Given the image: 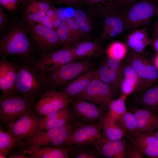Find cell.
<instances>
[{"label": "cell", "mask_w": 158, "mask_h": 158, "mask_svg": "<svg viewBox=\"0 0 158 158\" xmlns=\"http://www.w3.org/2000/svg\"><path fill=\"white\" fill-rule=\"evenodd\" d=\"M34 50L26 27L21 20L15 18L0 36V55L17 56L22 59L35 61Z\"/></svg>", "instance_id": "6da1fadb"}, {"label": "cell", "mask_w": 158, "mask_h": 158, "mask_svg": "<svg viewBox=\"0 0 158 158\" xmlns=\"http://www.w3.org/2000/svg\"><path fill=\"white\" fill-rule=\"evenodd\" d=\"M22 60L15 63L17 71L15 91L35 102L49 89L44 73L36 61Z\"/></svg>", "instance_id": "7a4b0ae2"}, {"label": "cell", "mask_w": 158, "mask_h": 158, "mask_svg": "<svg viewBox=\"0 0 158 158\" xmlns=\"http://www.w3.org/2000/svg\"><path fill=\"white\" fill-rule=\"evenodd\" d=\"M78 124L73 118L63 126L39 132L28 140L20 142L18 145L19 150L34 146L68 147V140Z\"/></svg>", "instance_id": "3957f363"}, {"label": "cell", "mask_w": 158, "mask_h": 158, "mask_svg": "<svg viewBox=\"0 0 158 158\" xmlns=\"http://www.w3.org/2000/svg\"><path fill=\"white\" fill-rule=\"evenodd\" d=\"M158 13V4L152 0H138L120 11L124 31L133 30L147 24Z\"/></svg>", "instance_id": "277c9868"}, {"label": "cell", "mask_w": 158, "mask_h": 158, "mask_svg": "<svg viewBox=\"0 0 158 158\" xmlns=\"http://www.w3.org/2000/svg\"><path fill=\"white\" fill-rule=\"evenodd\" d=\"M80 59L43 72L48 89L56 90L61 89V90L69 82L92 69V65L89 61Z\"/></svg>", "instance_id": "5b68a950"}, {"label": "cell", "mask_w": 158, "mask_h": 158, "mask_svg": "<svg viewBox=\"0 0 158 158\" xmlns=\"http://www.w3.org/2000/svg\"><path fill=\"white\" fill-rule=\"evenodd\" d=\"M35 103L16 92L0 95V120L7 125L35 108Z\"/></svg>", "instance_id": "8992f818"}, {"label": "cell", "mask_w": 158, "mask_h": 158, "mask_svg": "<svg viewBox=\"0 0 158 158\" xmlns=\"http://www.w3.org/2000/svg\"><path fill=\"white\" fill-rule=\"evenodd\" d=\"M23 21L26 27L34 51H37L42 55L53 51L56 48L62 46L56 30L40 23Z\"/></svg>", "instance_id": "52a82bcc"}, {"label": "cell", "mask_w": 158, "mask_h": 158, "mask_svg": "<svg viewBox=\"0 0 158 158\" xmlns=\"http://www.w3.org/2000/svg\"><path fill=\"white\" fill-rule=\"evenodd\" d=\"M127 59L130 65L135 70L138 78L135 92L138 94L144 92L158 79V69L154 64L140 53L131 52Z\"/></svg>", "instance_id": "ba28073f"}, {"label": "cell", "mask_w": 158, "mask_h": 158, "mask_svg": "<svg viewBox=\"0 0 158 158\" xmlns=\"http://www.w3.org/2000/svg\"><path fill=\"white\" fill-rule=\"evenodd\" d=\"M73 118L79 124L99 123L107 116L108 109L81 98H71Z\"/></svg>", "instance_id": "9c48e42d"}, {"label": "cell", "mask_w": 158, "mask_h": 158, "mask_svg": "<svg viewBox=\"0 0 158 158\" xmlns=\"http://www.w3.org/2000/svg\"><path fill=\"white\" fill-rule=\"evenodd\" d=\"M116 90L96 77L87 88L76 97L108 109L109 103L114 99Z\"/></svg>", "instance_id": "30bf717a"}, {"label": "cell", "mask_w": 158, "mask_h": 158, "mask_svg": "<svg viewBox=\"0 0 158 158\" xmlns=\"http://www.w3.org/2000/svg\"><path fill=\"white\" fill-rule=\"evenodd\" d=\"M40 118L31 110L8 125L7 131L21 142L25 140L40 132Z\"/></svg>", "instance_id": "8fae6325"}, {"label": "cell", "mask_w": 158, "mask_h": 158, "mask_svg": "<svg viewBox=\"0 0 158 158\" xmlns=\"http://www.w3.org/2000/svg\"><path fill=\"white\" fill-rule=\"evenodd\" d=\"M71 102V98L61 91L49 89L35 103V111L38 115L45 116L62 109Z\"/></svg>", "instance_id": "7c38bea8"}, {"label": "cell", "mask_w": 158, "mask_h": 158, "mask_svg": "<svg viewBox=\"0 0 158 158\" xmlns=\"http://www.w3.org/2000/svg\"><path fill=\"white\" fill-rule=\"evenodd\" d=\"M75 60L73 47H62L41 55L36 64L43 72L50 71Z\"/></svg>", "instance_id": "4fadbf2b"}, {"label": "cell", "mask_w": 158, "mask_h": 158, "mask_svg": "<svg viewBox=\"0 0 158 158\" xmlns=\"http://www.w3.org/2000/svg\"><path fill=\"white\" fill-rule=\"evenodd\" d=\"M123 68L119 61L108 57L95 70L96 77L117 90L123 79Z\"/></svg>", "instance_id": "5bb4252c"}, {"label": "cell", "mask_w": 158, "mask_h": 158, "mask_svg": "<svg viewBox=\"0 0 158 158\" xmlns=\"http://www.w3.org/2000/svg\"><path fill=\"white\" fill-rule=\"evenodd\" d=\"M104 138L99 123L78 124L67 142L68 147L77 144L93 143Z\"/></svg>", "instance_id": "9a60e30c"}, {"label": "cell", "mask_w": 158, "mask_h": 158, "mask_svg": "<svg viewBox=\"0 0 158 158\" xmlns=\"http://www.w3.org/2000/svg\"><path fill=\"white\" fill-rule=\"evenodd\" d=\"M127 140L149 158H158V140L154 132H137L128 135Z\"/></svg>", "instance_id": "2e32d148"}, {"label": "cell", "mask_w": 158, "mask_h": 158, "mask_svg": "<svg viewBox=\"0 0 158 158\" xmlns=\"http://www.w3.org/2000/svg\"><path fill=\"white\" fill-rule=\"evenodd\" d=\"M129 111L134 115L140 132H154L158 129V112L150 108L142 107H135Z\"/></svg>", "instance_id": "e0dca14e"}, {"label": "cell", "mask_w": 158, "mask_h": 158, "mask_svg": "<svg viewBox=\"0 0 158 158\" xmlns=\"http://www.w3.org/2000/svg\"><path fill=\"white\" fill-rule=\"evenodd\" d=\"M17 71L15 63L5 57L0 60V89L3 94L15 91Z\"/></svg>", "instance_id": "ac0fdd59"}, {"label": "cell", "mask_w": 158, "mask_h": 158, "mask_svg": "<svg viewBox=\"0 0 158 158\" xmlns=\"http://www.w3.org/2000/svg\"><path fill=\"white\" fill-rule=\"evenodd\" d=\"M71 147L31 146L20 150L29 158H68Z\"/></svg>", "instance_id": "d6986e66"}, {"label": "cell", "mask_w": 158, "mask_h": 158, "mask_svg": "<svg viewBox=\"0 0 158 158\" xmlns=\"http://www.w3.org/2000/svg\"><path fill=\"white\" fill-rule=\"evenodd\" d=\"M95 77V70H90L69 82L61 91L68 98L76 97L87 88Z\"/></svg>", "instance_id": "ffe728a7"}, {"label": "cell", "mask_w": 158, "mask_h": 158, "mask_svg": "<svg viewBox=\"0 0 158 158\" xmlns=\"http://www.w3.org/2000/svg\"><path fill=\"white\" fill-rule=\"evenodd\" d=\"M126 141L127 140H122L113 141L104 138L93 143L103 157L125 158Z\"/></svg>", "instance_id": "44dd1931"}, {"label": "cell", "mask_w": 158, "mask_h": 158, "mask_svg": "<svg viewBox=\"0 0 158 158\" xmlns=\"http://www.w3.org/2000/svg\"><path fill=\"white\" fill-rule=\"evenodd\" d=\"M104 138L111 141L122 140L127 134L118 121L107 115L99 122Z\"/></svg>", "instance_id": "7402d4cb"}, {"label": "cell", "mask_w": 158, "mask_h": 158, "mask_svg": "<svg viewBox=\"0 0 158 158\" xmlns=\"http://www.w3.org/2000/svg\"><path fill=\"white\" fill-rule=\"evenodd\" d=\"M73 51L75 60L98 56L103 52L100 43L96 40L80 42L73 47Z\"/></svg>", "instance_id": "603a6c76"}, {"label": "cell", "mask_w": 158, "mask_h": 158, "mask_svg": "<svg viewBox=\"0 0 158 158\" xmlns=\"http://www.w3.org/2000/svg\"><path fill=\"white\" fill-rule=\"evenodd\" d=\"M128 46L135 51L140 53L152 42L151 39L144 30H134L127 36Z\"/></svg>", "instance_id": "cb8c5ba5"}, {"label": "cell", "mask_w": 158, "mask_h": 158, "mask_svg": "<svg viewBox=\"0 0 158 158\" xmlns=\"http://www.w3.org/2000/svg\"><path fill=\"white\" fill-rule=\"evenodd\" d=\"M70 154L73 158H104L93 143L74 145L71 147Z\"/></svg>", "instance_id": "d4e9b609"}, {"label": "cell", "mask_w": 158, "mask_h": 158, "mask_svg": "<svg viewBox=\"0 0 158 158\" xmlns=\"http://www.w3.org/2000/svg\"><path fill=\"white\" fill-rule=\"evenodd\" d=\"M138 103L139 106L149 108L158 112V84L143 92Z\"/></svg>", "instance_id": "484cf974"}, {"label": "cell", "mask_w": 158, "mask_h": 158, "mask_svg": "<svg viewBox=\"0 0 158 158\" xmlns=\"http://www.w3.org/2000/svg\"><path fill=\"white\" fill-rule=\"evenodd\" d=\"M20 141L7 131H5L0 127V153L6 155L17 145Z\"/></svg>", "instance_id": "4316f807"}, {"label": "cell", "mask_w": 158, "mask_h": 158, "mask_svg": "<svg viewBox=\"0 0 158 158\" xmlns=\"http://www.w3.org/2000/svg\"><path fill=\"white\" fill-rule=\"evenodd\" d=\"M126 96L112 100L109 103L107 116L117 120L127 111L125 104Z\"/></svg>", "instance_id": "83f0119b"}, {"label": "cell", "mask_w": 158, "mask_h": 158, "mask_svg": "<svg viewBox=\"0 0 158 158\" xmlns=\"http://www.w3.org/2000/svg\"><path fill=\"white\" fill-rule=\"evenodd\" d=\"M127 134L140 132L136 119L133 114L127 111L117 120Z\"/></svg>", "instance_id": "f1b7e54d"}, {"label": "cell", "mask_w": 158, "mask_h": 158, "mask_svg": "<svg viewBox=\"0 0 158 158\" xmlns=\"http://www.w3.org/2000/svg\"><path fill=\"white\" fill-rule=\"evenodd\" d=\"M74 10L75 13L73 18L77 22L82 31L88 35L93 29L92 20L83 10L79 8Z\"/></svg>", "instance_id": "f546056e"}, {"label": "cell", "mask_w": 158, "mask_h": 158, "mask_svg": "<svg viewBox=\"0 0 158 158\" xmlns=\"http://www.w3.org/2000/svg\"><path fill=\"white\" fill-rule=\"evenodd\" d=\"M65 21L68 26L70 36L74 46L83 38L90 40V36L84 33L80 28L78 24L73 18H67Z\"/></svg>", "instance_id": "4dcf8cb0"}, {"label": "cell", "mask_w": 158, "mask_h": 158, "mask_svg": "<svg viewBox=\"0 0 158 158\" xmlns=\"http://www.w3.org/2000/svg\"><path fill=\"white\" fill-rule=\"evenodd\" d=\"M73 118V112L56 118L44 121H40V132L63 126ZM41 119V118H40Z\"/></svg>", "instance_id": "1f68e13d"}, {"label": "cell", "mask_w": 158, "mask_h": 158, "mask_svg": "<svg viewBox=\"0 0 158 158\" xmlns=\"http://www.w3.org/2000/svg\"><path fill=\"white\" fill-rule=\"evenodd\" d=\"M107 51L108 57L120 61L126 55L127 48L123 43L114 42L110 44Z\"/></svg>", "instance_id": "d6a6232c"}, {"label": "cell", "mask_w": 158, "mask_h": 158, "mask_svg": "<svg viewBox=\"0 0 158 158\" xmlns=\"http://www.w3.org/2000/svg\"><path fill=\"white\" fill-rule=\"evenodd\" d=\"M44 0H32L26 6L24 7L22 13L23 20L31 21L35 14L40 10Z\"/></svg>", "instance_id": "836d02e7"}, {"label": "cell", "mask_w": 158, "mask_h": 158, "mask_svg": "<svg viewBox=\"0 0 158 158\" xmlns=\"http://www.w3.org/2000/svg\"><path fill=\"white\" fill-rule=\"evenodd\" d=\"M62 47H73L74 44L69 34L68 25L65 21H62L56 30Z\"/></svg>", "instance_id": "e575fe53"}, {"label": "cell", "mask_w": 158, "mask_h": 158, "mask_svg": "<svg viewBox=\"0 0 158 158\" xmlns=\"http://www.w3.org/2000/svg\"><path fill=\"white\" fill-rule=\"evenodd\" d=\"M92 8L100 12L111 7L118 6L115 0H82Z\"/></svg>", "instance_id": "d590c367"}, {"label": "cell", "mask_w": 158, "mask_h": 158, "mask_svg": "<svg viewBox=\"0 0 158 158\" xmlns=\"http://www.w3.org/2000/svg\"><path fill=\"white\" fill-rule=\"evenodd\" d=\"M21 4L20 0H0V7L8 11L12 16L20 9Z\"/></svg>", "instance_id": "8d00e7d4"}, {"label": "cell", "mask_w": 158, "mask_h": 158, "mask_svg": "<svg viewBox=\"0 0 158 158\" xmlns=\"http://www.w3.org/2000/svg\"><path fill=\"white\" fill-rule=\"evenodd\" d=\"M125 158H144V155L135 145L127 140L126 144Z\"/></svg>", "instance_id": "74e56055"}, {"label": "cell", "mask_w": 158, "mask_h": 158, "mask_svg": "<svg viewBox=\"0 0 158 158\" xmlns=\"http://www.w3.org/2000/svg\"><path fill=\"white\" fill-rule=\"evenodd\" d=\"M123 76L124 78L134 85L136 88L138 83V78L135 70L132 66L129 65L124 67Z\"/></svg>", "instance_id": "f35d334b"}, {"label": "cell", "mask_w": 158, "mask_h": 158, "mask_svg": "<svg viewBox=\"0 0 158 158\" xmlns=\"http://www.w3.org/2000/svg\"><path fill=\"white\" fill-rule=\"evenodd\" d=\"M8 18L4 11L0 7V33L6 31L10 23Z\"/></svg>", "instance_id": "ab89813d"}, {"label": "cell", "mask_w": 158, "mask_h": 158, "mask_svg": "<svg viewBox=\"0 0 158 158\" xmlns=\"http://www.w3.org/2000/svg\"><path fill=\"white\" fill-rule=\"evenodd\" d=\"M123 95L126 96L134 91L135 86L127 81L124 78L123 79L120 85Z\"/></svg>", "instance_id": "60d3db41"}, {"label": "cell", "mask_w": 158, "mask_h": 158, "mask_svg": "<svg viewBox=\"0 0 158 158\" xmlns=\"http://www.w3.org/2000/svg\"><path fill=\"white\" fill-rule=\"evenodd\" d=\"M46 16V12L40 10L35 14L32 20L26 21L31 23H39L44 19Z\"/></svg>", "instance_id": "b9f144b4"}, {"label": "cell", "mask_w": 158, "mask_h": 158, "mask_svg": "<svg viewBox=\"0 0 158 158\" xmlns=\"http://www.w3.org/2000/svg\"><path fill=\"white\" fill-rule=\"evenodd\" d=\"M54 3L57 4H64L71 6H76L81 2L82 0H53Z\"/></svg>", "instance_id": "7bdbcfd3"}, {"label": "cell", "mask_w": 158, "mask_h": 158, "mask_svg": "<svg viewBox=\"0 0 158 158\" xmlns=\"http://www.w3.org/2000/svg\"><path fill=\"white\" fill-rule=\"evenodd\" d=\"M58 10L52 6L46 12V15L50 18L52 21L59 18L57 15Z\"/></svg>", "instance_id": "ee69618b"}, {"label": "cell", "mask_w": 158, "mask_h": 158, "mask_svg": "<svg viewBox=\"0 0 158 158\" xmlns=\"http://www.w3.org/2000/svg\"><path fill=\"white\" fill-rule=\"evenodd\" d=\"M39 23L47 28L55 30L53 22L51 18L47 15L44 19Z\"/></svg>", "instance_id": "f6af8a7d"}, {"label": "cell", "mask_w": 158, "mask_h": 158, "mask_svg": "<svg viewBox=\"0 0 158 158\" xmlns=\"http://www.w3.org/2000/svg\"><path fill=\"white\" fill-rule=\"evenodd\" d=\"M137 0H115L121 9Z\"/></svg>", "instance_id": "bcb514c9"}, {"label": "cell", "mask_w": 158, "mask_h": 158, "mask_svg": "<svg viewBox=\"0 0 158 158\" xmlns=\"http://www.w3.org/2000/svg\"><path fill=\"white\" fill-rule=\"evenodd\" d=\"M9 158H28V157L21 151L12 154L9 157Z\"/></svg>", "instance_id": "7dc6e473"}, {"label": "cell", "mask_w": 158, "mask_h": 158, "mask_svg": "<svg viewBox=\"0 0 158 158\" xmlns=\"http://www.w3.org/2000/svg\"><path fill=\"white\" fill-rule=\"evenodd\" d=\"M157 15H158V13ZM153 35L154 39L158 37V16L154 25Z\"/></svg>", "instance_id": "c3c4849f"}, {"label": "cell", "mask_w": 158, "mask_h": 158, "mask_svg": "<svg viewBox=\"0 0 158 158\" xmlns=\"http://www.w3.org/2000/svg\"><path fill=\"white\" fill-rule=\"evenodd\" d=\"M62 21L59 18L56 19L53 21L54 29H56L59 27Z\"/></svg>", "instance_id": "681fc988"}, {"label": "cell", "mask_w": 158, "mask_h": 158, "mask_svg": "<svg viewBox=\"0 0 158 158\" xmlns=\"http://www.w3.org/2000/svg\"><path fill=\"white\" fill-rule=\"evenodd\" d=\"M153 46L154 49L158 53V37L154 39Z\"/></svg>", "instance_id": "f907efd6"}, {"label": "cell", "mask_w": 158, "mask_h": 158, "mask_svg": "<svg viewBox=\"0 0 158 158\" xmlns=\"http://www.w3.org/2000/svg\"><path fill=\"white\" fill-rule=\"evenodd\" d=\"M24 7L27 6L32 0H20Z\"/></svg>", "instance_id": "816d5d0a"}, {"label": "cell", "mask_w": 158, "mask_h": 158, "mask_svg": "<svg viewBox=\"0 0 158 158\" xmlns=\"http://www.w3.org/2000/svg\"><path fill=\"white\" fill-rule=\"evenodd\" d=\"M154 64L158 69V53H157L154 59Z\"/></svg>", "instance_id": "f5cc1de1"}, {"label": "cell", "mask_w": 158, "mask_h": 158, "mask_svg": "<svg viewBox=\"0 0 158 158\" xmlns=\"http://www.w3.org/2000/svg\"><path fill=\"white\" fill-rule=\"evenodd\" d=\"M0 158H7L6 155L0 153Z\"/></svg>", "instance_id": "db71d44e"}, {"label": "cell", "mask_w": 158, "mask_h": 158, "mask_svg": "<svg viewBox=\"0 0 158 158\" xmlns=\"http://www.w3.org/2000/svg\"><path fill=\"white\" fill-rule=\"evenodd\" d=\"M154 134L157 139L158 140V129H157V131L155 133H154Z\"/></svg>", "instance_id": "11a10c76"}, {"label": "cell", "mask_w": 158, "mask_h": 158, "mask_svg": "<svg viewBox=\"0 0 158 158\" xmlns=\"http://www.w3.org/2000/svg\"><path fill=\"white\" fill-rule=\"evenodd\" d=\"M152 0L156 3H158V0Z\"/></svg>", "instance_id": "9f6ffc18"}]
</instances>
